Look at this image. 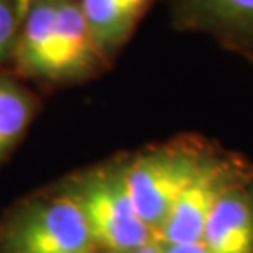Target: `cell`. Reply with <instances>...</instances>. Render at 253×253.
<instances>
[{
    "mask_svg": "<svg viewBox=\"0 0 253 253\" xmlns=\"http://www.w3.org/2000/svg\"><path fill=\"white\" fill-rule=\"evenodd\" d=\"M217 146L205 137L186 133L126 154L127 190L139 216L156 238L182 191Z\"/></svg>",
    "mask_w": 253,
    "mask_h": 253,
    "instance_id": "1",
    "label": "cell"
},
{
    "mask_svg": "<svg viewBox=\"0 0 253 253\" xmlns=\"http://www.w3.org/2000/svg\"><path fill=\"white\" fill-rule=\"evenodd\" d=\"M156 0H77L92 36L109 62L131 40Z\"/></svg>",
    "mask_w": 253,
    "mask_h": 253,
    "instance_id": "8",
    "label": "cell"
},
{
    "mask_svg": "<svg viewBox=\"0 0 253 253\" xmlns=\"http://www.w3.org/2000/svg\"><path fill=\"white\" fill-rule=\"evenodd\" d=\"M135 253H162V246L160 242H152V244L145 246V248H141V250H137Z\"/></svg>",
    "mask_w": 253,
    "mask_h": 253,
    "instance_id": "12",
    "label": "cell"
},
{
    "mask_svg": "<svg viewBox=\"0 0 253 253\" xmlns=\"http://www.w3.org/2000/svg\"><path fill=\"white\" fill-rule=\"evenodd\" d=\"M94 248L84 214L64 180L23 197L0 219V253H86Z\"/></svg>",
    "mask_w": 253,
    "mask_h": 253,
    "instance_id": "3",
    "label": "cell"
},
{
    "mask_svg": "<svg viewBox=\"0 0 253 253\" xmlns=\"http://www.w3.org/2000/svg\"><path fill=\"white\" fill-rule=\"evenodd\" d=\"M21 2V8H23V15H25V9H27V6L30 4V0H19Z\"/></svg>",
    "mask_w": 253,
    "mask_h": 253,
    "instance_id": "13",
    "label": "cell"
},
{
    "mask_svg": "<svg viewBox=\"0 0 253 253\" xmlns=\"http://www.w3.org/2000/svg\"><path fill=\"white\" fill-rule=\"evenodd\" d=\"M86 253H103L101 250H98V248H94V250H90V252H86Z\"/></svg>",
    "mask_w": 253,
    "mask_h": 253,
    "instance_id": "14",
    "label": "cell"
},
{
    "mask_svg": "<svg viewBox=\"0 0 253 253\" xmlns=\"http://www.w3.org/2000/svg\"><path fill=\"white\" fill-rule=\"evenodd\" d=\"M126 154L64 176L81 207L94 246L103 253H135L158 242L139 216L124 172Z\"/></svg>",
    "mask_w": 253,
    "mask_h": 253,
    "instance_id": "2",
    "label": "cell"
},
{
    "mask_svg": "<svg viewBox=\"0 0 253 253\" xmlns=\"http://www.w3.org/2000/svg\"><path fill=\"white\" fill-rule=\"evenodd\" d=\"M23 8L19 0H0V70L11 68L17 47Z\"/></svg>",
    "mask_w": 253,
    "mask_h": 253,
    "instance_id": "10",
    "label": "cell"
},
{
    "mask_svg": "<svg viewBox=\"0 0 253 253\" xmlns=\"http://www.w3.org/2000/svg\"><path fill=\"white\" fill-rule=\"evenodd\" d=\"M42 109L36 92L9 68L0 70V165L25 139Z\"/></svg>",
    "mask_w": 253,
    "mask_h": 253,
    "instance_id": "9",
    "label": "cell"
},
{
    "mask_svg": "<svg viewBox=\"0 0 253 253\" xmlns=\"http://www.w3.org/2000/svg\"><path fill=\"white\" fill-rule=\"evenodd\" d=\"M253 176V163L242 154L217 146L190 186L182 191L167 221L158 233L160 244L201 242L217 201L240 182Z\"/></svg>",
    "mask_w": 253,
    "mask_h": 253,
    "instance_id": "4",
    "label": "cell"
},
{
    "mask_svg": "<svg viewBox=\"0 0 253 253\" xmlns=\"http://www.w3.org/2000/svg\"><path fill=\"white\" fill-rule=\"evenodd\" d=\"M171 25L253 62V0H169Z\"/></svg>",
    "mask_w": 253,
    "mask_h": 253,
    "instance_id": "6",
    "label": "cell"
},
{
    "mask_svg": "<svg viewBox=\"0 0 253 253\" xmlns=\"http://www.w3.org/2000/svg\"><path fill=\"white\" fill-rule=\"evenodd\" d=\"M162 253H208L203 242L193 244H160Z\"/></svg>",
    "mask_w": 253,
    "mask_h": 253,
    "instance_id": "11",
    "label": "cell"
},
{
    "mask_svg": "<svg viewBox=\"0 0 253 253\" xmlns=\"http://www.w3.org/2000/svg\"><path fill=\"white\" fill-rule=\"evenodd\" d=\"M111 62L103 56L77 0H56L53 53L45 90L100 77Z\"/></svg>",
    "mask_w": 253,
    "mask_h": 253,
    "instance_id": "5",
    "label": "cell"
},
{
    "mask_svg": "<svg viewBox=\"0 0 253 253\" xmlns=\"http://www.w3.org/2000/svg\"><path fill=\"white\" fill-rule=\"evenodd\" d=\"M201 242L208 253H253V176L217 201Z\"/></svg>",
    "mask_w": 253,
    "mask_h": 253,
    "instance_id": "7",
    "label": "cell"
}]
</instances>
